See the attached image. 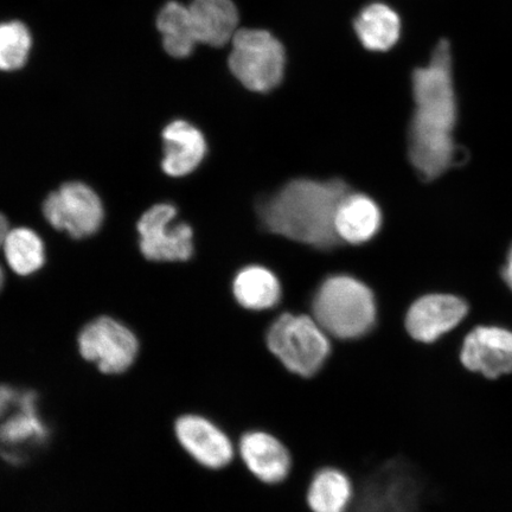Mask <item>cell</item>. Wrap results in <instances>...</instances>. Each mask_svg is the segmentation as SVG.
<instances>
[{"instance_id": "1", "label": "cell", "mask_w": 512, "mask_h": 512, "mask_svg": "<svg viewBox=\"0 0 512 512\" xmlns=\"http://www.w3.org/2000/svg\"><path fill=\"white\" fill-rule=\"evenodd\" d=\"M415 111L409 128V158L425 181L458 162L453 133L458 110L450 43L441 40L430 63L413 74Z\"/></svg>"}, {"instance_id": "2", "label": "cell", "mask_w": 512, "mask_h": 512, "mask_svg": "<svg viewBox=\"0 0 512 512\" xmlns=\"http://www.w3.org/2000/svg\"><path fill=\"white\" fill-rule=\"evenodd\" d=\"M350 194L341 179H294L260 207L262 223L271 233L319 249L339 245L335 220Z\"/></svg>"}, {"instance_id": "3", "label": "cell", "mask_w": 512, "mask_h": 512, "mask_svg": "<svg viewBox=\"0 0 512 512\" xmlns=\"http://www.w3.org/2000/svg\"><path fill=\"white\" fill-rule=\"evenodd\" d=\"M53 440V427L44 415L35 389L0 383V459L22 467L41 456Z\"/></svg>"}, {"instance_id": "4", "label": "cell", "mask_w": 512, "mask_h": 512, "mask_svg": "<svg viewBox=\"0 0 512 512\" xmlns=\"http://www.w3.org/2000/svg\"><path fill=\"white\" fill-rule=\"evenodd\" d=\"M315 320L329 335L357 339L376 322L374 294L354 278L338 275L324 281L313 300Z\"/></svg>"}, {"instance_id": "5", "label": "cell", "mask_w": 512, "mask_h": 512, "mask_svg": "<svg viewBox=\"0 0 512 512\" xmlns=\"http://www.w3.org/2000/svg\"><path fill=\"white\" fill-rule=\"evenodd\" d=\"M267 348L287 373L300 379L317 376L332 354L329 338L316 320L288 313L271 326Z\"/></svg>"}, {"instance_id": "6", "label": "cell", "mask_w": 512, "mask_h": 512, "mask_svg": "<svg viewBox=\"0 0 512 512\" xmlns=\"http://www.w3.org/2000/svg\"><path fill=\"white\" fill-rule=\"evenodd\" d=\"M171 433L177 450L203 470L222 471L238 458L235 440L206 414L179 412L172 420Z\"/></svg>"}, {"instance_id": "7", "label": "cell", "mask_w": 512, "mask_h": 512, "mask_svg": "<svg viewBox=\"0 0 512 512\" xmlns=\"http://www.w3.org/2000/svg\"><path fill=\"white\" fill-rule=\"evenodd\" d=\"M229 67L249 91L265 93L279 86L285 70V51L277 38L264 30L242 29L233 37Z\"/></svg>"}, {"instance_id": "8", "label": "cell", "mask_w": 512, "mask_h": 512, "mask_svg": "<svg viewBox=\"0 0 512 512\" xmlns=\"http://www.w3.org/2000/svg\"><path fill=\"white\" fill-rule=\"evenodd\" d=\"M79 351L83 360L95 364L104 375H121L137 360L139 343L125 325L110 317H100L80 332Z\"/></svg>"}, {"instance_id": "9", "label": "cell", "mask_w": 512, "mask_h": 512, "mask_svg": "<svg viewBox=\"0 0 512 512\" xmlns=\"http://www.w3.org/2000/svg\"><path fill=\"white\" fill-rule=\"evenodd\" d=\"M43 214L51 226L68 232L74 239L98 232L105 216L100 197L80 182L63 184L51 192L44 201Z\"/></svg>"}, {"instance_id": "10", "label": "cell", "mask_w": 512, "mask_h": 512, "mask_svg": "<svg viewBox=\"0 0 512 512\" xmlns=\"http://www.w3.org/2000/svg\"><path fill=\"white\" fill-rule=\"evenodd\" d=\"M177 210L171 204H157L138 222L140 251L151 261H187L194 253L192 229L188 224H172Z\"/></svg>"}, {"instance_id": "11", "label": "cell", "mask_w": 512, "mask_h": 512, "mask_svg": "<svg viewBox=\"0 0 512 512\" xmlns=\"http://www.w3.org/2000/svg\"><path fill=\"white\" fill-rule=\"evenodd\" d=\"M236 448L241 463L260 483L279 485L290 477L292 453L277 435L264 430L247 431L236 441Z\"/></svg>"}, {"instance_id": "12", "label": "cell", "mask_w": 512, "mask_h": 512, "mask_svg": "<svg viewBox=\"0 0 512 512\" xmlns=\"http://www.w3.org/2000/svg\"><path fill=\"white\" fill-rule=\"evenodd\" d=\"M460 361L473 373L498 379L512 373V332L480 326L465 338Z\"/></svg>"}, {"instance_id": "13", "label": "cell", "mask_w": 512, "mask_h": 512, "mask_svg": "<svg viewBox=\"0 0 512 512\" xmlns=\"http://www.w3.org/2000/svg\"><path fill=\"white\" fill-rule=\"evenodd\" d=\"M467 313L463 299L448 294H431L415 302L408 311L406 326L415 341L433 343L456 328Z\"/></svg>"}, {"instance_id": "14", "label": "cell", "mask_w": 512, "mask_h": 512, "mask_svg": "<svg viewBox=\"0 0 512 512\" xmlns=\"http://www.w3.org/2000/svg\"><path fill=\"white\" fill-rule=\"evenodd\" d=\"M163 170L166 175L183 177L201 164L207 153V143L200 130L187 121L177 120L163 132Z\"/></svg>"}, {"instance_id": "15", "label": "cell", "mask_w": 512, "mask_h": 512, "mask_svg": "<svg viewBox=\"0 0 512 512\" xmlns=\"http://www.w3.org/2000/svg\"><path fill=\"white\" fill-rule=\"evenodd\" d=\"M188 9L197 43L223 47L233 40L239 14L232 0H192Z\"/></svg>"}, {"instance_id": "16", "label": "cell", "mask_w": 512, "mask_h": 512, "mask_svg": "<svg viewBox=\"0 0 512 512\" xmlns=\"http://www.w3.org/2000/svg\"><path fill=\"white\" fill-rule=\"evenodd\" d=\"M355 484L336 466L320 467L306 491V504L311 512H349L355 501Z\"/></svg>"}, {"instance_id": "17", "label": "cell", "mask_w": 512, "mask_h": 512, "mask_svg": "<svg viewBox=\"0 0 512 512\" xmlns=\"http://www.w3.org/2000/svg\"><path fill=\"white\" fill-rule=\"evenodd\" d=\"M381 222V210L370 197L350 192L337 210L335 227L339 240L360 245L374 238Z\"/></svg>"}, {"instance_id": "18", "label": "cell", "mask_w": 512, "mask_h": 512, "mask_svg": "<svg viewBox=\"0 0 512 512\" xmlns=\"http://www.w3.org/2000/svg\"><path fill=\"white\" fill-rule=\"evenodd\" d=\"M355 31L364 48L387 51L399 41L400 17L387 5L370 4L355 19Z\"/></svg>"}, {"instance_id": "19", "label": "cell", "mask_w": 512, "mask_h": 512, "mask_svg": "<svg viewBox=\"0 0 512 512\" xmlns=\"http://www.w3.org/2000/svg\"><path fill=\"white\" fill-rule=\"evenodd\" d=\"M157 28L162 34L166 53L175 59H185L190 56L198 44L188 6L175 0L166 3L160 10Z\"/></svg>"}, {"instance_id": "20", "label": "cell", "mask_w": 512, "mask_h": 512, "mask_svg": "<svg viewBox=\"0 0 512 512\" xmlns=\"http://www.w3.org/2000/svg\"><path fill=\"white\" fill-rule=\"evenodd\" d=\"M233 288L236 300L249 310L271 309L281 296L277 277L259 266L247 267L236 275Z\"/></svg>"}, {"instance_id": "21", "label": "cell", "mask_w": 512, "mask_h": 512, "mask_svg": "<svg viewBox=\"0 0 512 512\" xmlns=\"http://www.w3.org/2000/svg\"><path fill=\"white\" fill-rule=\"evenodd\" d=\"M4 255L12 271L19 275L37 272L46 261L43 242L28 228L9 230L4 245Z\"/></svg>"}, {"instance_id": "22", "label": "cell", "mask_w": 512, "mask_h": 512, "mask_svg": "<svg viewBox=\"0 0 512 512\" xmlns=\"http://www.w3.org/2000/svg\"><path fill=\"white\" fill-rule=\"evenodd\" d=\"M31 36L21 22L0 23V70L12 72L28 60Z\"/></svg>"}, {"instance_id": "23", "label": "cell", "mask_w": 512, "mask_h": 512, "mask_svg": "<svg viewBox=\"0 0 512 512\" xmlns=\"http://www.w3.org/2000/svg\"><path fill=\"white\" fill-rule=\"evenodd\" d=\"M9 223L6 217L0 214V248H3L6 235L9 233ZM4 284V273L2 267H0V290H2Z\"/></svg>"}, {"instance_id": "24", "label": "cell", "mask_w": 512, "mask_h": 512, "mask_svg": "<svg viewBox=\"0 0 512 512\" xmlns=\"http://www.w3.org/2000/svg\"><path fill=\"white\" fill-rule=\"evenodd\" d=\"M502 274H503V279H504L505 283H507V285L512 290V247L508 254L507 265L504 266Z\"/></svg>"}]
</instances>
